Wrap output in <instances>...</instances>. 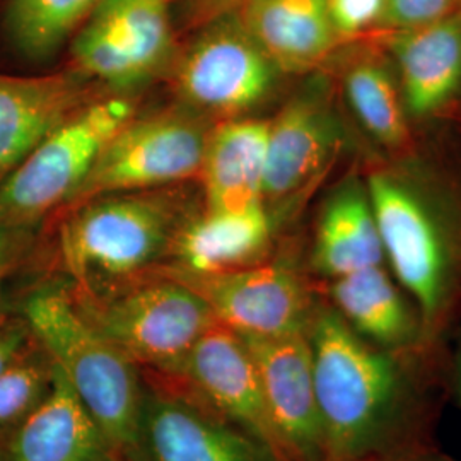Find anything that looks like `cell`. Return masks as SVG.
Here are the masks:
<instances>
[{
    "instance_id": "obj_8",
    "label": "cell",
    "mask_w": 461,
    "mask_h": 461,
    "mask_svg": "<svg viewBox=\"0 0 461 461\" xmlns=\"http://www.w3.org/2000/svg\"><path fill=\"white\" fill-rule=\"evenodd\" d=\"M276 64L248 34L236 14L219 17L185 51L175 87L198 115L238 118L272 91Z\"/></svg>"
},
{
    "instance_id": "obj_29",
    "label": "cell",
    "mask_w": 461,
    "mask_h": 461,
    "mask_svg": "<svg viewBox=\"0 0 461 461\" xmlns=\"http://www.w3.org/2000/svg\"><path fill=\"white\" fill-rule=\"evenodd\" d=\"M28 335V325L0 323V373L23 354Z\"/></svg>"
},
{
    "instance_id": "obj_20",
    "label": "cell",
    "mask_w": 461,
    "mask_h": 461,
    "mask_svg": "<svg viewBox=\"0 0 461 461\" xmlns=\"http://www.w3.org/2000/svg\"><path fill=\"white\" fill-rule=\"evenodd\" d=\"M241 11L248 34L277 68H308L333 47L329 0H249Z\"/></svg>"
},
{
    "instance_id": "obj_25",
    "label": "cell",
    "mask_w": 461,
    "mask_h": 461,
    "mask_svg": "<svg viewBox=\"0 0 461 461\" xmlns=\"http://www.w3.org/2000/svg\"><path fill=\"white\" fill-rule=\"evenodd\" d=\"M53 363L49 356H24L0 373V432H11L49 395Z\"/></svg>"
},
{
    "instance_id": "obj_7",
    "label": "cell",
    "mask_w": 461,
    "mask_h": 461,
    "mask_svg": "<svg viewBox=\"0 0 461 461\" xmlns=\"http://www.w3.org/2000/svg\"><path fill=\"white\" fill-rule=\"evenodd\" d=\"M369 202L384 257L415 301L429 346L434 348L453 289L451 251L422 203L392 178L375 175L369 180Z\"/></svg>"
},
{
    "instance_id": "obj_33",
    "label": "cell",
    "mask_w": 461,
    "mask_h": 461,
    "mask_svg": "<svg viewBox=\"0 0 461 461\" xmlns=\"http://www.w3.org/2000/svg\"><path fill=\"white\" fill-rule=\"evenodd\" d=\"M120 456H122V455H118V453H115V455H113V456H110V458H108V460H104V461H123V460H122V458H120Z\"/></svg>"
},
{
    "instance_id": "obj_19",
    "label": "cell",
    "mask_w": 461,
    "mask_h": 461,
    "mask_svg": "<svg viewBox=\"0 0 461 461\" xmlns=\"http://www.w3.org/2000/svg\"><path fill=\"white\" fill-rule=\"evenodd\" d=\"M330 297L333 310L367 342L395 352H434L420 316L381 265L333 279Z\"/></svg>"
},
{
    "instance_id": "obj_3",
    "label": "cell",
    "mask_w": 461,
    "mask_h": 461,
    "mask_svg": "<svg viewBox=\"0 0 461 461\" xmlns=\"http://www.w3.org/2000/svg\"><path fill=\"white\" fill-rule=\"evenodd\" d=\"M180 224L178 207L165 195L125 192L91 198L64 221L60 255L87 294L159 260Z\"/></svg>"
},
{
    "instance_id": "obj_4",
    "label": "cell",
    "mask_w": 461,
    "mask_h": 461,
    "mask_svg": "<svg viewBox=\"0 0 461 461\" xmlns=\"http://www.w3.org/2000/svg\"><path fill=\"white\" fill-rule=\"evenodd\" d=\"M135 116L132 99L89 101L0 182V224L24 230L68 203L99 152Z\"/></svg>"
},
{
    "instance_id": "obj_23",
    "label": "cell",
    "mask_w": 461,
    "mask_h": 461,
    "mask_svg": "<svg viewBox=\"0 0 461 461\" xmlns=\"http://www.w3.org/2000/svg\"><path fill=\"white\" fill-rule=\"evenodd\" d=\"M101 0H9L7 26L17 47L49 57L79 28Z\"/></svg>"
},
{
    "instance_id": "obj_12",
    "label": "cell",
    "mask_w": 461,
    "mask_h": 461,
    "mask_svg": "<svg viewBox=\"0 0 461 461\" xmlns=\"http://www.w3.org/2000/svg\"><path fill=\"white\" fill-rule=\"evenodd\" d=\"M255 361L276 446L284 461H327L306 333L245 337Z\"/></svg>"
},
{
    "instance_id": "obj_30",
    "label": "cell",
    "mask_w": 461,
    "mask_h": 461,
    "mask_svg": "<svg viewBox=\"0 0 461 461\" xmlns=\"http://www.w3.org/2000/svg\"><path fill=\"white\" fill-rule=\"evenodd\" d=\"M23 240V230L0 224V280L16 260Z\"/></svg>"
},
{
    "instance_id": "obj_14",
    "label": "cell",
    "mask_w": 461,
    "mask_h": 461,
    "mask_svg": "<svg viewBox=\"0 0 461 461\" xmlns=\"http://www.w3.org/2000/svg\"><path fill=\"white\" fill-rule=\"evenodd\" d=\"M79 74H0V182L67 118L87 104Z\"/></svg>"
},
{
    "instance_id": "obj_32",
    "label": "cell",
    "mask_w": 461,
    "mask_h": 461,
    "mask_svg": "<svg viewBox=\"0 0 461 461\" xmlns=\"http://www.w3.org/2000/svg\"><path fill=\"white\" fill-rule=\"evenodd\" d=\"M407 461H453L449 460L447 456H443L441 453H438V449L436 451H430L428 455H422V456H417V458H412V460Z\"/></svg>"
},
{
    "instance_id": "obj_21",
    "label": "cell",
    "mask_w": 461,
    "mask_h": 461,
    "mask_svg": "<svg viewBox=\"0 0 461 461\" xmlns=\"http://www.w3.org/2000/svg\"><path fill=\"white\" fill-rule=\"evenodd\" d=\"M409 110L428 115L443 106L461 83V16L409 28L395 43Z\"/></svg>"
},
{
    "instance_id": "obj_10",
    "label": "cell",
    "mask_w": 461,
    "mask_h": 461,
    "mask_svg": "<svg viewBox=\"0 0 461 461\" xmlns=\"http://www.w3.org/2000/svg\"><path fill=\"white\" fill-rule=\"evenodd\" d=\"M165 276L188 285L217 323L245 337L306 333L316 312L304 282L284 265L257 264L205 276L169 268Z\"/></svg>"
},
{
    "instance_id": "obj_17",
    "label": "cell",
    "mask_w": 461,
    "mask_h": 461,
    "mask_svg": "<svg viewBox=\"0 0 461 461\" xmlns=\"http://www.w3.org/2000/svg\"><path fill=\"white\" fill-rule=\"evenodd\" d=\"M268 122L221 120L205 142L198 178L205 211L236 212L264 203Z\"/></svg>"
},
{
    "instance_id": "obj_26",
    "label": "cell",
    "mask_w": 461,
    "mask_h": 461,
    "mask_svg": "<svg viewBox=\"0 0 461 461\" xmlns=\"http://www.w3.org/2000/svg\"><path fill=\"white\" fill-rule=\"evenodd\" d=\"M384 0H329L330 17L337 33H356L371 24Z\"/></svg>"
},
{
    "instance_id": "obj_13",
    "label": "cell",
    "mask_w": 461,
    "mask_h": 461,
    "mask_svg": "<svg viewBox=\"0 0 461 461\" xmlns=\"http://www.w3.org/2000/svg\"><path fill=\"white\" fill-rule=\"evenodd\" d=\"M175 376L186 379L202 403L277 451L258 371L241 335L215 321Z\"/></svg>"
},
{
    "instance_id": "obj_31",
    "label": "cell",
    "mask_w": 461,
    "mask_h": 461,
    "mask_svg": "<svg viewBox=\"0 0 461 461\" xmlns=\"http://www.w3.org/2000/svg\"><path fill=\"white\" fill-rule=\"evenodd\" d=\"M447 390L456 398L461 409V337L453 347L449 357L443 363Z\"/></svg>"
},
{
    "instance_id": "obj_5",
    "label": "cell",
    "mask_w": 461,
    "mask_h": 461,
    "mask_svg": "<svg viewBox=\"0 0 461 461\" xmlns=\"http://www.w3.org/2000/svg\"><path fill=\"white\" fill-rule=\"evenodd\" d=\"M79 310L135 366L176 375L214 314L188 285L163 276L106 301L84 297Z\"/></svg>"
},
{
    "instance_id": "obj_27",
    "label": "cell",
    "mask_w": 461,
    "mask_h": 461,
    "mask_svg": "<svg viewBox=\"0 0 461 461\" xmlns=\"http://www.w3.org/2000/svg\"><path fill=\"white\" fill-rule=\"evenodd\" d=\"M455 0H384L390 17L407 28L445 17Z\"/></svg>"
},
{
    "instance_id": "obj_6",
    "label": "cell",
    "mask_w": 461,
    "mask_h": 461,
    "mask_svg": "<svg viewBox=\"0 0 461 461\" xmlns=\"http://www.w3.org/2000/svg\"><path fill=\"white\" fill-rule=\"evenodd\" d=\"M209 131L190 108L133 116L99 152L68 205L198 178Z\"/></svg>"
},
{
    "instance_id": "obj_28",
    "label": "cell",
    "mask_w": 461,
    "mask_h": 461,
    "mask_svg": "<svg viewBox=\"0 0 461 461\" xmlns=\"http://www.w3.org/2000/svg\"><path fill=\"white\" fill-rule=\"evenodd\" d=\"M249 0H182V16L188 24L205 26L219 17L236 14Z\"/></svg>"
},
{
    "instance_id": "obj_22",
    "label": "cell",
    "mask_w": 461,
    "mask_h": 461,
    "mask_svg": "<svg viewBox=\"0 0 461 461\" xmlns=\"http://www.w3.org/2000/svg\"><path fill=\"white\" fill-rule=\"evenodd\" d=\"M384 260L376 219L369 198L357 185H347L330 198L320 219L313 267L329 279H339Z\"/></svg>"
},
{
    "instance_id": "obj_2",
    "label": "cell",
    "mask_w": 461,
    "mask_h": 461,
    "mask_svg": "<svg viewBox=\"0 0 461 461\" xmlns=\"http://www.w3.org/2000/svg\"><path fill=\"white\" fill-rule=\"evenodd\" d=\"M26 325L62 373L116 453L137 460L144 384L137 366L116 348L62 291L34 293Z\"/></svg>"
},
{
    "instance_id": "obj_18",
    "label": "cell",
    "mask_w": 461,
    "mask_h": 461,
    "mask_svg": "<svg viewBox=\"0 0 461 461\" xmlns=\"http://www.w3.org/2000/svg\"><path fill=\"white\" fill-rule=\"evenodd\" d=\"M272 238L264 203L236 212L203 211L186 219L175 232L167 255L173 270L185 274H221L258 264Z\"/></svg>"
},
{
    "instance_id": "obj_9",
    "label": "cell",
    "mask_w": 461,
    "mask_h": 461,
    "mask_svg": "<svg viewBox=\"0 0 461 461\" xmlns=\"http://www.w3.org/2000/svg\"><path fill=\"white\" fill-rule=\"evenodd\" d=\"M171 50V0H101L72 43L76 74L113 87L144 83Z\"/></svg>"
},
{
    "instance_id": "obj_24",
    "label": "cell",
    "mask_w": 461,
    "mask_h": 461,
    "mask_svg": "<svg viewBox=\"0 0 461 461\" xmlns=\"http://www.w3.org/2000/svg\"><path fill=\"white\" fill-rule=\"evenodd\" d=\"M346 93L367 132L390 146L403 139L402 106L395 87L383 68L369 64L354 67L347 74Z\"/></svg>"
},
{
    "instance_id": "obj_11",
    "label": "cell",
    "mask_w": 461,
    "mask_h": 461,
    "mask_svg": "<svg viewBox=\"0 0 461 461\" xmlns=\"http://www.w3.org/2000/svg\"><path fill=\"white\" fill-rule=\"evenodd\" d=\"M139 461H284L197 396L161 386L144 388Z\"/></svg>"
},
{
    "instance_id": "obj_16",
    "label": "cell",
    "mask_w": 461,
    "mask_h": 461,
    "mask_svg": "<svg viewBox=\"0 0 461 461\" xmlns=\"http://www.w3.org/2000/svg\"><path fill=\"white\" fill-rule=\"evenodd\" d=\"M339 125L327 101L306 91L268 122L264 198L296 194L325 166L339 146Z\"/></svg>"
},
{
    "instance_id": "obj_1",
    "label": "cell",
    "mask_w": 461,
    "mask_h": 461,
    "mask_svg": "<svg viewBox=\"0 0 461 461\" xmlns=\"http://www.w3.org/2000/svg\"><path fill=\"white\" fill-rule=\"evenodd\" d=\"M306 337L327 461H407L436 451L446 381L434 352L375 346L333 308L314 312Z\"/></svg>"
},
{
    "instance_id": "obj_15",
    "label": "cell",
    "mask_w": 461,
    "mask_h": 461,
    "mask_svg": "<svg viewBox=\"0 0 461 461\" xmlns=\"http://www.w3.org/2000/svg\"><path fill=\"white\" fill-rule=\"evenodd\" d=\"M115 453L96 420L53 366L49 395L7 432L2 461H104Z\"/></svg>"
}]
</instances>
